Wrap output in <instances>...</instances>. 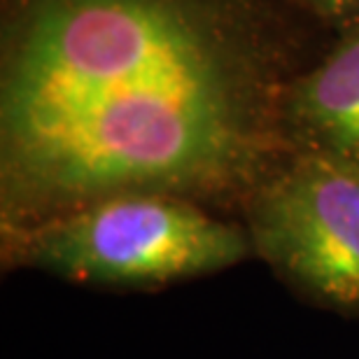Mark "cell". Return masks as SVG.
Instances as JSON below:
<instances>
[{
  "label": "cell",
  "mask_w": 359,
  "mask_h": 359,
  "mask_svg": "<svg viewBox=\"0 0 359 359\" xmlns=\"http://www.w3.org/2000/svg\"><path fill=\"white\" fill-rule=\"evenodd\" d=\"M297 114L327 154L359 166V33L301 82Z\"/></svg>",
  "instance_id": "cell-4"
},
{
  "label": "cell",
  "mask_w": 359,
  "mask_h": 359,
  "mask_svg": "<svg viewBox=\"0 0 359 359\" xmlns=\"http://www.w3.org/2000/svg\"><path fill=\"white\" fill-rule=\"evenodd\" d=\"M311 3L327 14H348L359 10V0H311Z\"/></svg>",
  "instance_id": "cell-5"
},
{
  "label": "cell",
  "mask_w": 359,
  "mask_h": 359,
  "mask_svg": "<svg viewBox=\"0 0 359 359\" xmlns=\"http://www.w3.org/2000/svg\"><path fill=\"white\" fill-rule=\"evenodd\" d=\"M26 259L91 285L145 287L208 276L243 262L241 229L161 194H114L40 226Z\"/></svg>",
  "instance_id": "cell-2"
},
{
  "label": "cell",
  "mask_w": 359,
  "mask_h": 359,
  "mask_svg": "<svg viewBox=\"0 0 359 359\" xmlns=\"http://www.w3.org/2000/svg\"><path fill=\"white\" fill-rule=\"evenodd\" d=\"M255 245L318 297L359 306V166L332 154L299 161L255 212Z\"/></svg>",
  "instance_id": "cell-3"
},
{
  "label": "cell",
  "mask_w": 359,
  "mask_h": 359,
  "mask_svg": "<svg viewBox=\"0 0 359 359\" xmlns=\"http://www.w3.org/2000/svg\"><path fill=\"white\" fill-rule=\"evenodd\" d=\"M0 117L5 173L54 203L208 182L243 140L233 59L189 0H35Z\"/></svg>",
  "instance_id": "cell-1"
}]
</instances>
